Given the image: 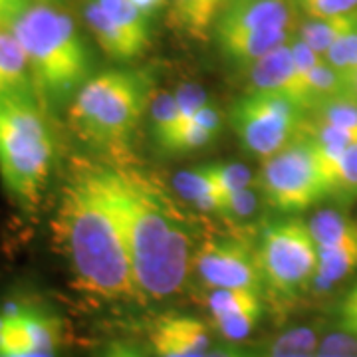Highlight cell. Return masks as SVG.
Here are the masks:
<instances>
[{
    "label": "cell",
    "mask_w": 357,
    "mask_h": 357,
    "mask_svg": "<svg viewBox=\"0 0 357 357\" xmlns=\"http://www.w3.org/2000/svg\"><path fill=\"white\" fill-rule=\"evenodd\" d=\"M52 236L79 292L109 302L143 300L107 165L74 161L60 189Z\"/></svg>",
    "instance_id": "1"
},
{
    "label": "cell",
    "mask_w": 357,
    "mask_h": 357,
    "mask_svg": "<svg viewBox=\"0 0 357 357\" xmlns=\"http://www.w3.org/2000/svg\"><path fill=\"white\" fill-rule=\"evenodd\" d=\"M107 171L143 300H165L183 292L197 252L192 222L145 171L123 161L107 165Z\"/></svg>",
    "instance_id": "2"
},
{
    "label": "cell",
    "mask_w": 357,
    "mask_h": 357,
    "mask_svg": "<svg viewBox=\"0 0 357 357\" xmlns=\"http://www.w3.org/2000/svg\"><path fill=\"white\" fill-rule=\"evenodd\" d=\"M38 98L52 105L70 103L88 82L91 56L70 14L56 2H30L13 24Z\"/></svg>",
    "instance_id": "3"
},
{
    "label": "cell",
    "mask_w": 357,
    "mask_h": 357,
    "mask_svg": "<svg viewBox=\"0 0 357 357\" xmlns=\"http://www.w3.org/2000/svg\"><path fill=\"white\" fill-rule=\"evenodd\" d=\"M151 79L135 70L91 76L68 103V126L77 139L112 153H126L129 137L153 98Z\"/></svg>",
    "instance_id": "4"
},
{
    "label": "cell",
    "mask_w": 357,
    "mask_h": 357,
    "mask_svg": "<svg viewBox=\"0 0 357 357\" xmlns=\"http://www.w3.org/2000/svg\"><path fill=\"white\" fill-rule=\"evenodd\" d=\"M56 157V139L38 98L0 93V178L24 206H36Z\"/></svg>",
    "instance_id": "5"
},
{
    "label": "cell",
    "mask_w": 357,
    "mask_h": 357,
    "mask_svg": "<svg viewBox=\"0 0 357 357\" xmlns=\"http://www.w3.org/2000/svg\"><path fill=\"white\" fill-rule=\"evenodd\" d=\"M256 183L264 203L282 215L302 213L328 197L318 151L302 129L286 147L262 161Z\"/></svg>",
    "instance_id": "6"
},
{
    "label": "cell",
    "mask_w": 357,
    "mask_h": 357,
    "mask_svg": "<svg viewBox=\"0 0 357 357\" xmlns=\"http://www.w3.org/2000/svg\"><path fill=\"white\" fill-rule=\"evenodd\" d=\"M256 260L268 292L292 300L312 286L318 268V246L304 220L282 218L260 230Z\"/></svg>",
    "instance_id": "7"
},
{
    "label": "cell",
    "mask_w": 357,
    "mask_h": 357,
    "mask_svg": "<svg viewBox=\"0 0 357 357\" xmlns=\"http://www.w3.org/2000/svg\"><path fill=\"white\" fill-rule=\"evenodd\" d=\"M306 112L286 91H248L232 103L229 121L243 147L268 159L300 133Z\"/></svg>",
    "instance_id": "8"
},
{
    "label": "cell",
    "mask_w": 357,
    "mask_h": 357,
    "mask_svg": "<svg viewBox=\"0 0 357 357\" xmlns=\"http://www.w3.org/2000/svg\"><path fill=\"white\" fill-rule=\"evenodd\" d=\"M192 268L204 286L220 290H250L258 292L264 288L252 250L241 238H208L197 248Z\"/></svg>",
    "instance_id": "9"
},
{
    "label": "cell",
    "mask_w": 357,
    "mask_h": 357,
    "mask_svg": "<svg viewBox=\"0 0 357 357\" xmlns=\"http://www.w3.org/2000/svg\"><path fill=\"white\" fill-rule=\"evenodd\" d=\"M282 26H296L292 0H229L218 14L213 38Z\"/></svg>",
    "instance_id": "10"
},
{
    "label": "cell",
    "mask_w": 357,
    "mask_h": 357,
    "mask_svg": "<svg viewBox=\"0 0 357 357\" xmlns=\"http://www.w3.org/2000/svg\"><path fill=\"white\" fill-rule=\"evenodd\" d=\"M149 342L157 357H206L211 333L201 319L191 316H163L153 321Z\"/></svg>",
    "instance_id": "11"
},
{
    "label": "cell",
    "mask_w": 357,
    "mask_h": 357,
    "mask_svg": "<svg viewBox=\"0 0 357 357\" xmlns=\"http://www.w3.org/2000/svg\"><path fill=\"white\" fill-rule=\"evenodd\" d=\"M229 0H167V26L192 42L213 38L218 14Z\"/></svg>",
    "instance_id": "12"
},
{
    "label": "cell",
    "mask_w": 357,
    "mask_h": 357,
    "mask_svg": "<svg viewBox=\"0 0 357 357\" xmlns=\"http://www.w3.org/2000/svg\"><path fill=\"white\" fill-rule=\"evenodd\" d=\"M294 32H296V26L264 28V30L218 38L215 42H217L220 54L229 60L230 64L238 66V68H250L256 60L266 56L268 52L286 44L294 36Z\"/></svg>",
    "instance_id": "13"
},
{
    "label": "cell",
    "mask_w": 357,
    "mask_h": 357,
    "mask_svg": "<svg viewBox=\"0 0 357 357\" xmlns=\"http://www.w3.org/2000/svg\"><path fill=\"white\" fill-rule=\"evenodd\" d=\"M84 20L103 54L115 62H131L145 52L139 42H135L126 30L115 24L114 18L96 0H86Z\"/></svg>",
    "instance_id": "14"
},
{
    "label": "cell",
    "mask_w": 357,
    "mask_h": 357,
    "mask_svg": "<svg viewBox=\"0 0 357 357\" xmlns=\"http://www.w3.org/2000/svg\"><path fill=\"white\" fill-rule=\"evenodd\" d=\"M0 93L38 98L20 42L14 36L13 28H2V26H0Z\"/></svg>",
    "instance_id": "15"
},
{
    "label": "cell",
    "mask_w": 357,
    "mask_h": 357,
    "mask_svg": "<svg viewBox=\"0 0 357 357\" xmlns=\"http://www.w3.org/2000/svg\"><path fill=\"white\" fill-rule=\"evenodd\" d=\"M347 91V76L335 70L326 60L312 68L306 76H302L286 93L294 98L304 112H312L319 103L328 102L335 96Z\"/></svg>",
    "instance_id": "16"
},
{
    "label": "cell",
    "mask_w": 357,
    "mask_h": 357,
    "mask_svg": "<svg viewBox=\"0 0 357 357\" xmlns=\"http://www.w3.org/2000/svg\"><path fill=\"white\" fill-rule=\"evenodd\" d=\"M246 70H248V91H286L296 76L290 40L268 52L266 56L256 60Z\"/></svg>",
    "instance_id": "17"
},
{
    "label": "cell",
    "mask_w": 357,
    "mask_h": 357,
    "mask_svg": "<svg viewBox=\"0 0 357 357\" xmlns=\"http://www.w3.org/2000/svg\"><path fill=\"white\" fill-rule=\"evenodd\" d=\"M173 187L181 199L191 203L197 211H201L204 215L220 213V191H218L215 175L211 171V165L181 171L173 178Z\"/></svg>",
    "instance_id": "18"
},
{
    "label": "cell",
    "mask_w": 357,
    "mask_h": 357,
    "mask_svg": "<svg viewBox=\"0 0 357 357\" xmlns=\"http://www.w3.org/2000/svg\"><path fill=\"white\" fill-rule=\"evenodd\" d=\"M357 270V238L347 243L319 248L318 250V268L314 274L312 286L318 292H328L335 284L345 280L349 274Z\"/></svg>",
    "instance_id": "19"
},
{
    "label": "cell",
    "mask_w": 357,
    "mask_h": 357,
    "mask_svg": "<svg viewBox=\"0 0 357 357\" xmlns=\"http://www.w3.org/2000/svg\"><path fill=\"white\" fill-rule=\"evenodd\" d=\"M354 28H357V13L333 18H306L296 26V36L324 56L335 40Z\"/></svg>",
    "instance_id": "20"
},
{
    "label": "cell",
    "mask_w": 357,
    "mask_h": 357,
    "mask_svg": "<svg viewBox=\"0 0 357 357\" xmlns=\"http://www.w3.org/2000/svg\"><path fill=\"white\" fill-rule=\"evenodd\" d=\"M151 131L159 151L173 155L178 131L183 129L175 93L159 91L151 98Z\"/></svg>",
    "instance_id": "21"
},
{
    "label": "cell",
    "mask_w": 357,
    "mask_h": 357,
    "mask_svg": "<svg viewBox=\"0 0 357 357\" xmlns=\"http://www.w3.org/2000/svg\"><path fill=\"white\" fill-rule=\"evenodd\" d=\"M307 229L312 232V238L318 250L357 238V220L340 211H319L307 222Z\"/></svg>",
    "instance_id": "22"
},
{
    "label": "cell",
    "mask_w": 357,
    "mask_h": 357,
    "mask_svg": "<svg viewBox=\"0 0 357 357\" xmlns=\"http://www.w3.org/2000/svg\"><path fill=\"white\" fill-rule=\"evenodd\" d=\"M105 13L115 20V24L126 30L131 38L139 42L147 50L151 44V32H149V16L141 13L131 0H96Z\"/></svg>",
    "instance_id": "23"
},
{
    "label": "cell",
    "mask_w": 357,
    "mask_h": 357,
    "mask_svg": "<svg viewBox=\"0 0 357 357\" xmlns=\"http://www.w3.org/2000/svg\"><path fill=\"white\" fill-rule=\"evenodd\" d=\"M306 117L333 128L357 131V98L345 91L342 96H335L328 102L319 103L318 107L307 112Z\"/></svg>",
    "instance_id": "24"
},
{
    "label": "cell",
    "mask_w": 357,
    "mask_h": 357,
    "mask_svg": "<svg viewBox=\"0 0 357 357\" xmlns=\"http://www.w3.org/2000/svg\"><path fill=\"white\" fill-rule=\"evenodd\" d=\"M328 195L342 201L357 197V141L340 155V159L330 171Z\"/></svg>",
    "instance_id": "25"
},
{
    "label": "cell",
    "mask_w": 357,
    "mask_h": 357,
    "mask_svg": "<svg viewBox=\"0 0 357 357\" xmlns=\"http://www.w3.org/2000/svg\"><path fill=\"white\" fill-rule=\"evenodd\" d=\"M260 314H262V304H256V306L244 307L232 314L213 318V328L230 342H241L252 333L260 319Z\"/></svg>",
    "instance_id": "26"
},
{
    "label": "cell",
    "mask_w": 357,
    "mask_h": 357,
    "mask_svg": "<svg viewBox=\"0 0 357 357\" xmlns=\"http://www.w3.org/2000/svg\"><path fill=\"white\" fill-rule=\"evenodd\" d=\"M262 201H264L262 192L255 187H246V189L234 192H225V195H220L218 217L234 220V222H243L246 218L255 217Z\"/></svg>",
    "instance_id": "27"
},
{
    "label": "cell",
    "mask_w": 357,
    "mask_h": 357,
    "mask_svg": "<svg viewBox=\"0 0 357 357\" xmlns=\"http://www.w3.org/2000/svg\"><path fill=\"white\" fill-rule=\"evenodd\" d=\"M318 347V337H316L314 330H310V328H294L290 332L280 335L272 344V347H270V357H314Z\"/></svg>",
    "instance_id": "28"
},
{
    "label": "cell",
    "mask_w": 357,
    "mask_h": 357,
    "mask_svg": "<svg viewBox=\"0 0 357 357\" xmlns=\"http://www.w3.org/2000/svg\"><path fill=\"white\" fill-rule=\"evenodd\" d=\"M260 304V294L250 292V290H229V288H220L213 290L206 298V307L211 312V318L232 314L244 307H250Z\"/></svg>",
    "instance_id": "29"
},
{
    "label": "cell",
    "mask_w": 357,
    "mask_h": 357,
    "mask_svg": "<svg viewBox=\"0 0 357 357\" xmlns=\"http://www.w3.org/2000/svg\"><path fill=\"white\" fill-rule=\"evenodd\" d=\"M208 165H211V171L215 175L220 195L241 191V189L255 185V175L244 163L227 161V163H208Z\"/></svg>",
    "instance_id": "30"
},
{
    "label": "cell",
    "mask_w": 357,
    "mask_h": 357,
    "mask_svg": "<svg viewBox=\"0 0 357 357\" xmlns=\"http://www.w3.org/2000/svg\"><path fill=\"white\" fill-rule=\"evenodd\" d=\"M324 60L345 76L357 72V28L335 40L324 54Z\"/></svg>",
    "instance_id": "31"
},
{
    "label": "cell",
    "mask_w": 357,
    "mask_h": 357,
    "mask_svg": "<svg viewBox=\"0 0 357 357\" xmlns=\"http://www.w3.org/2000/svg\"><path fill=\"white\" fill-rule=\"evenodd\" d=\"M306 18H333L357 13V0H294Z\"/></svg>",
    "instance_id": "32"
},
{
    "label": "cell",
    "mask_w": 357,
    "mask_h": 357,
    "mask_svg": "<svg viewBox=\"0 0 357 357\" xmlns=\"http://www.w3.org/2000/svg\"><path fill=\"white\" fill-rule=\"evenodd\" d=\"M175 100L178 105V114H181V121L183 126L189 123L195 114L208 103V96L203 89V86L195 84V82H185L175 89Z\"/></svg>",
    "instance_id": "33"
},
{
    "label": "cell",
    "mask_w": 357,
    "mask_h": 357,
    "mask_svg": "<svg viewBox=\"0 0 357 357\" xmlns=\"http://www.w3.org/2000/svg\"><path fill=\"white\" fill-rule=\"evenodd\" d=\"M319 356L357 357V337L351 333H332L318 347Z\"/></svg>",
    "instance_id": "34"
},
{
    "label": "cell",
    "mask_w": 357,
    "mask_h": 357,
    "mask_svg": "<svg viewBox=\"0 0 357 357\" xmlns=\"http://www.w3.org/2000/svg\"><path fill=\"white\" fill-rule=\"evenodd\" d=\"M337 319L342 330L357 337V284L345 294L337 306Z\"/></svg>",
    "instance_id": "35"
},
{
    "label": "cell",
    "mask_w": 357,
    "mask_h": 357,
    "mask_svg": "<svg viewBox=\"0 0 357 357\" xmlns=\"http://www.w3.org/2000/svg\"><path fill=\"white\" fill-rule=\"evenodd\" d=\"M30 2L32 0H0V26L13 28L20 14L30 6Z\"/></svg>",
    "instance_id": "36"
},
{
    "label": "cell",
    "mask_w": 357,
    "mask_h": 357,
    "mask_svg": "<svg viewBox=\"0 0 357 357\" xmlns=\"http://www.w3.org/2000/svg\"><path fill=\"white\" fill-rule=\"evenodd\" d=\"M137 8H139L141 13L145 14V16H153L159 10H163L167 6V0H131Z\"/></svg>",
    "instance_id": "37"
},
{
    "label": "cell",
    "mask_w": 357,
    "mask_h": 357,
    "mask_svg": "<svg viewBox=\"0 0 357 357\" xmlns=\"http://www.w3.org/2000/svg\"><path fill=\"white\" fill-rule=\"evenodd\" d=\"M105 356L109 357H141L133 347H129L126 344H112L107 347V351H105Z\"/></svg>",
    "instance_id": "38"
},
{
    "label": "cell",
    "mask_w": 357,
    "mask_h": 357,
    "mask_svg": "<svg viewBox=\"0 0 357 357\" xmlns=\"http://www.w3.org/2000/svg\"><path fill=\"white\" fill-rule=\"evenodd\" d=\"M347 93H351L354 98H357V72H354L351 76H347Z\"/></svg>",
    "instance_id": "39"
},
{
    "label": "cell",
    "mask_w": 357,
    "mask_h": 357,
    "mask_svg": "<svg viewBox=\"0 0 357 357\" xmlns=\"http://www.w3.org/2000/svg\"><path fill=\"white\" fill-rule=\"evenodd\" d=\"M0 357H54V354H36V351H28V354H13V356Z\"/></svg>",
    "instance_id": "40"
},
{
    "label": "cell",
    "mask_w": 357,
    "mask_h": 357,
    "mask_svg": "<svg viewBox=\"0 0 357 357\" xmlns=\"http://www.w3.org/2000/svg\"><path fill=\"white\" fill-rule=\"evenodd\" d=\"M206 357H234V356H229V354H206Z\"/></svg>",
    "instance_id": "41"
},
{
    "label": "cell",
    "mask_w": 357,
    "mask_h": 357,
    "mask_svg": "<svg viewBox=\"0 0 357 357\" xmlns=\"http://www.w3.org/2000/svg\"><path fill=\"white\" fill-rule=\"evenodd\" d=\"M32 2H56V0H32Z\"/></svg>",
    "instance_id": "42"
},
{
    "label": "cell",
    "mask_w": 357,
    "mask_h": 357,
    "mask_svg": "<svg viewBox=\"0 0 357 357\" xmlns=\"http://www.w3.org/2000/svg\"><path fill=\"white\" fill-rule=\"evenodd\" d=\"M314 357H332V356H319V354H318V356H314Z\"/></svg>",
    "instance_id": "43"
},
{
    "label": "cell",
    "mask_w": 357,
    "mask_h": 357,
    "mask_svg": "<svg viewBox=\"0 0 357 357\" xmlns=\"http://www.w3.org/2000/svg\"><path fill=\"white\" fill-rule=\"evenodd\" d=\"M296 357H310V356H296Z\"/></svg>",
    "instance_id": "44"
},
{
    "label": "cell",
    "mask_w": 357,
    "mask_h": 357,
    "mask_svg": "<svg viewBox=\"0 0 357 357\" xmlns=\"http://www.w3.org/2000/svg\"><path fill=\"white\" fill-rule=\"evenodd\" d=\"M103 357H109V356H105V354H103Z\"/></svg>",
    "instance_id": "45"
}]
</instances>
